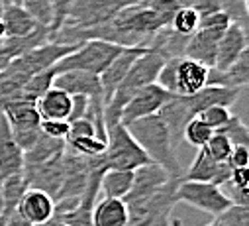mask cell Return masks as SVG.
<instances>
[{
  "label": "cell",
  "mask_w": 249,
  "mask_h": 226,
  "mask_svg": "<svg viewBox=\"0 0 249 226\" xmlns=\"http://www.w3.org/2000/svg\"><path fill=\"white\" fill-rule=\"evenodd\" d=\"M220 12H224L230 22L247 30V0H220Z\"/></svg>",
  "instance_id": "30"
},
{
  "label": "cell",
  "mask_w": 249,
  "mask_h": 226,
  "mask_svg": "<svg viewBox=\"0 0 249 226\" xmlns=\"http://www.w3.org/2000/svg\"><path fill=\"white\" fill-rule=\"evenodd\" d=\"M178 8H193L200 18L220 12V0H175Z\"/></svg>",
  "instance_id": "33"
},
{
  "label": "cell",
  "mask_w": 249,
  "mask_h": 226,
  "mask_svg": "<svg viewBox=\"0 0 249 226\" xmlns=\"http://www.w3.org/2000/svg\"><path fill=\"white\" fill-rule=\"evenodd\" d=\"M202 122H206L214 132L224 128L228 124V120L231 118V110L230 106H222V104H212V106H206L204 110H200L196 114Z\"/></svg>",
  "instance_id": "27"
},
{
  "label": "cell",
  "mask_w": 249,
  "mask_h": 226,
  "mask_svg": "<svg viewBox=\"0 0 249 226\" xmlns=\"http://www.w3.org/2000/svg\"><path fill=\"white\" fill-rule=\"evenodd\" d=\"M204 226H224V224H222V222H220L218 218H214L212 222H208V224H204Z\"/></svg>",
  "instance_id": "42"
},
{
  "label": "cell",
  "mask_w": 249,
  "mask_h": 226,
  "mask_svg": "<svg viewBox=\"0 0 249 226\" xmlns=\"http://www.w3.org/2000/svg\"><path fill=\"white\" fill-rule=\"evenodd\" d=\"M51 226H71L69 222L65 220H57V218H51Z\"/></svg>",
  "instance_id": "40"
},
{
  "label": "cell",
  "mask_w": 249,
  "mask_h": 226,
  "mask_svg": "<svg viewBox=\"0 0 249 226\" xmlns=\"http://www.w3.org/2000/svg\"><path fill=\"white\" fill-rule=\"evenodd\" d=\"M77 45H61V43H55V41H45L22 55H18L16 59H12L8 63V71H14V73H22L26 77H32L43 69H49L53 67L59 59H63L67 53H71Z\"/></svg>",
  "instance_id": "9"
},
{
  "label": "cell",
  "mask_w": 249,
  "mask_h": 226,
  "mask_svg": "<svg viewBox=\"0 0 249 226\" xmlns=\"http://www.w3.org/2000/svg\"><path fill=\"white\" fill-rule=\"evenodd\" d=\"M214 218H218L224 226H249V208L241 205H230Z\"/></svg>",
  "instance_id": "32"
},
{
  "label": "cell",
  "mask_w": 249,
  "mask_h": 226,
  "mask_svg": "<svg viewBox=\"0 0 249 226\" xmlns=\"http://www.w3.org/2000/svg\"><path fill=\"white\" fill-rule=\"evenodd\" d=\"M41 134L55 138V140H67L69 136V122L67 120H41L39 122Z\"/></svg>",
  "instance_id": "35"
},
{
  "label": "cell",
  "mask_w": 249,
  "mask_h": 226,
  "mask_svg": "<svg viewBox=\"0 0 249 226\" xmlns=\"http://www.w3.org/2000/svg\"><path fill=\"white\" fill-rule=\"evenodd\" d=\"M145 163H151V159L147 157V153L132 138V134L122 122L106 128V150L102 153L104 169H126V171H134V169Z\"/></svg>",
  "instance_id": "3"
},
{
  "label": "cell",
  "mask_w": 249,
  "mask_h": 226,
  "mask_svg": "<svg viewBox=\"0 0 249 226\" xmlns=\"http://www.w3.org/2000/svg\"><path fill=\"white\" fill-rule=\"evenodd\" d=\"M2 2H4V0H2Z\"/></svg>",
  "instance_id": "48"
},
{
  "label": "cell",
  "mask_w": 249,
  "mask_h": 226,
  "mask_svg": "<svg viewBox=\"0 0 249 226\" xmlns=\"http://www.w3.org/2000/svg\"><path fill=\"white\" fill-rule=\"evenodd\" d=\"M126 128L153 163L161 165L171 177L184 175V169L177 157V148L173 144L171 132L159 112L151 116H145V118H140V120H134Z\"/></svg>",
  "instance_id": "1"
},
{
  "label": "cell",
  "mask_w": 249,
  "mask_h": 226,
  "mask_svg": "<svg viewBox=\"0 0 249 226\" xmlns=\"http://www.w3.org/2000/svg\"><path fill=\"white\" fill-rule=\"evenodd\" d=\"M124 47L110 43V41H102V39H87L81 45H77L71 53H67L63 59H59L53 69L55 75L63 73V71H87L92 75H100L116 55L122 51Z\"/></svg>",
  "instance_id": "4"
},
{
  "label": "cell",
  "mask_w": 249,
  "mask_h": 226,
  "mask_svg": "<svg viewBox=\"0 0 249 226\" xmlns=\"http://www.w3.org/2000/svg\"><path fill=\"white\" fill-rule=\"evenodd\" d=\"M8 120L10 132L16 140V144L22 148V151H28L41 136V128H39V114H37V108L36 102H16L6 106L4 110H0Z\"/></svg>",
  "instance_id": "8"
},
{
  "label": "cell",
  "mask_w": 249,
  "mask_h": 226,
  "mask_svg": "<svg viewBox=\"0 0 249 226\" xmlns=\"http://www.w3.org/2000/svg\"><path fill=\"white\" fill-rule=\"evenodd\" d=\"M216 132H222V134L231 142V146H247V144H249V130H247V126L241 122L239 116H233V114H231V118L228 120V124H226L224 128L216 130Z\"/></svg>",
  "instance_id": "29"
},
{
  "label": "cell",
  "mask_w": 249,
  "mask_h": 226,
  "mask_svg": "<svg viewBox=\"0 0 249 226\" xmlns=\"http://www.w3.org/2000/svg\"><path fill=\"white\" fill-rule=\"evenodd\" d=\"M134 185V171H126V169H104L100 175L98 191L102 197H114V199H124Z\"/></svg>",
  "instance_id": "23"
},
{
  "label": "cell",
  "mask_w": 249,
  "mask_h": 226,
  "mask_svg": "<svg viewBox=\"0 0 249 226\" xmlns=\"http://www.w3.org/2000/svg\"><path fill=\"white\" fill-rule=\"evenodd\" d=\"M231 175V167L230 163H218L216 159H212L204 148H198V153L195 157V161L191 163V167L184 171L182 179L189 181H206V183H214V185H222L230 179Z\"/></svg>",
  "instance_id": "14"
},
{
  "label": "cell",
  "mask_w": 249,
  "mask_h": 226,
  "mask_svg": "<svg viewBox=\"0 0 249 226\" xmlns=\"http://www.w3.org/2000/svg\"><path fill=\"white\" fill-rule=\"evenodd\" d=\"M4 22L6 38H24L34 34L41 24L20 4V2H6L2 4V14H0Z\"/></svg>",
  "instance_id": "20"
},
{
  "label": "cell",
  "mask_w": 249,
  "mask_h": 226,
  "mask_svg": "<svg viewBox=\"0 0 249 226\" xmlns=\"http://www.w3.org/2000/svg\"><path fill=\"white\" fill-rule=\"evenodd\" d=\"M143 51V47H124L116 57L112 59V63L98 75L100 79V87H102V100L104 104L110 100V96L114 94L116 87L122 83V79L126 77V73L130 71L132 63L140 57Z\"/></svg>",
  "instance_id": "13"
},
{
  "label": "cell",
  "mask_w": 249,
  "mask_h": 226,
  "mask_svg": "<svg viewBox=\"0 0 249 226\" xmlns=\"http://www.w3.org/2000/svg\"><path fill=\"white\" fill-rule=\"evenodd\" d=\"M173 94L167 93L161 85L157 83H149L145 87H142L138 93H134V96L124 104L122 114H120V122L124 126H128L134 120L157 114V112L163 108V104L171 98Z\"/></svg>",
  "instance_id": "10"
},
{
  "label": "cell",
  "mask_w": 249,
  "mask_h": 226,
  "mask_svg": "<svg viewBox=\"0 0 249 226\" xmlns=\"http://www.w3.org/2000/svg\"><path fill=\"white\" fill-rule=\"evenodd\" d=\"M245 49H247V30L231 22L218 41L216 59H214L212 67L214 69H228Z\"/></svg>",
  "instance_id": "16"
},
{
  "label": "cell",
  "mask_w": 249,
  "mask_h": 226,
  "mask_svg": "<svg viewBox=\"0 0 249 226\" xmlns=\"http://www.w3.org/2000/svg\"><path fill=\"white\" fill-rule=\"evenodd\" d=\"M6 38V30H4V22H2V18H0V41H2Z\"/></svg>",
  "instance_id": "41"
},
{
  "label": "cell",
  "mask_w": 249,
  "mask_h": 226,
  "mask_svg": "<svg viewBox=\"0 0 249 226\" xmlns=\"http://www.w3.org/2000/svg\"><path fill=\"white\" fill-rule=\"evenodd\" d=\"M212 134H214V130L206 122H202L198 116H193L182 128V140L195 148H202L212 138Z\"/></svg>",
  "instance_id": "24"
},
{
  "label": "cell",
  "mask_w": 249,
  "mask_h": 226,
  "mask_svg": "<svg viewBox=\"0 0 249 226\" xmlns=\"http://www.w3.org/2000/svg\"><path fill=\"white\" fill-rule=\"evenodd\" d=\"M20 4L41 24V26H51L53 22V8L51 0H20Z\"/></svg>",
  "instance_id": "31"
},
{
  "label": "cell",
  "mask_w": 249,
  "mask_h": 226,
  "mask_svg": "<svg viewBox=\"0 0 249 226\" xmlns=\"http://www.w3.org/2000/svg\"><path fill=\"white\" fill-rule=\"evenodd\" d=\"M249 83V51L245 49L228 69L208 67L206 85L226 87V89H245Z\"/></svg>",
  "instance_id": "18"
},
{
  "label": "cell",
  "mask_w": 249,
  "mask_h": 226,
  "mask_svg": "<svg viewBox=\"0 0 249 226\" xmlns=\"http://www.w3.org/2000/svg\"><path fill=\"white\" fill-rule=\"evenodd\" d=\"M24 171V151L16 144L6 116L0 112V177Z\"/></svg>",
  "instance_id": "15"
},
{
  "label": "cell",
  "mask_w": 249,
  "mask_h": 226,
  "mask_svg": "<svg viewBox=\"0 0 249 226\" xmlns=\"http://www.w3.org/2000/svg\"><path fill=\"white\" fill-rule=\"evenodd\" d=\"M230 24L231 22L224 12H214L210 16L200 18L196 32L186 41L184 57L195 59V61L202 63L204 67H212L214 59H216L218 41Z\"/></svg>",
  "instance_id": "5"
},
{
  "label": "cell",
  "mask_w": 249,
  "mask_h": 226,
  "mask_svg": "<svg viewBox=\"0 0 249 226\" xmlns=\"http://www.w3.org/2000/svg\"><path fill=\"white\" fill-rule=\"evenodd\" d=\"M73 104H71V114L67 122H75L79 118H85L89 114V108H90V98L85 94H71Z\"/></svg>",
  "instance_id": "37"
},
{
  "label": "cell",
  "mask_w": 249,
  "mask_h": 226,
  "mask_svg": "<svg viewBox=\"0 0 249 226\" xmlns=\"http://www.w3.org/2000/svg\"><path fill=\"white\" fill-rule=\"evenodd\" d=\"M124 6L122 0H75L71 4L61 28L67 30H90L112 20Z\"/></svg>",
  "instance_id": "6"
},
{
  "label": "cell",
  "mask_w": 249,
  "mask_h": 226,
  "mask_svg": "<svg viewBox=\"0 0 249 226\" xmlns=\"http://www.w3.org/2000/svg\"><path fill=\"white\" fill-rule=\"evenodd\" d=\"M202 148H204L206 153H208L212 159H216L218 163H228L233 146H231V142H230L222 132H214L212 138H210Z\"/></svg>",
  "instance_id": "28"
},
{
  "label": "cell",
  "mask_w": 249,
  "mask_h": 226,
  "mask_svg": "<svg viewBox=\"0 0 249 226\" xmlns=\"http://www.w3.org/2000/svg\"><path fill=\"white\" fill-rule=\"evenodd\" d=\"M222 193L228 197V201L231 205H241V207H247L249 205V187H241V185H235L231 183L230 179L226 183L220 185Z\"/></svg>",
  "instance_id": "34"
},
{
  "label": "cell",
  "mask_w": 249,
  "mask_h": 226,
  "mask_svg": "<svg viewBox=\"0 0 249 226\" xmlns=\"http://www.w3.org/2000/svg\"><path fill=\"white\" fill-rule=\"evenodd\" d=\"M16 212L30 226L47 224L55 216V199L43 189L28 187L24 191V195L20 197V201H18Z\"/></svg>",
  "instance_id": "12"
},
{
  "label": "cell",
  "mask_w": 249,
  "mask_h": 226,
  "mask_svg": "<svg viewBox=\"0 0 249 226\" xmlns=\"http://www.w3.org/2000/svg\"><path fill=\"white\" fill-rule=\"evenodd\" d=\"M177 203H184L189 207H195V208H198L210 216H218L220 212H224L231 205L218 185L206 183V181H189V179L178 181Z\"/></svg>",
  "instance_id": "7"
},
{
  "label": "cell",
  "mask_w": 249,
  "mask_h": 226,
  "mask_svg": "<svg viewBox=\"0 0 249 226\" xmlns=\"http://www.w3.org/2000/svg\"><path fill=\"white\" fill-rule=\"evenodd\" d=\"M53 87L67 91L69 94H85L89 98H102V87L98 75L87 71H63L57 73L53 79Z\"/></svg>",
  "instance_id": "17"
},
{
  "label": "cell",
  "mask_w": 249,
  "mask_h": 226,
  "mask_svg": "<svg viewBox=\"0 0 249 226\" xmlns=\"http://www.w3.org/2000/svg\"><path fill=\"white\" fill-rule=\"evenodd\" d=\"M153 226H169V224H153Z\"/></svg>",
  "instance_id": "47"
},
{
  "label": "cell",
  "mask_w": 249,
  "mask_h": 226,
  "mask_svg": "<svg viewBox=\"0 0 249 226\" xmlns=\"http://www.w3.org/2000/svg\"><path fill=\"white\" fill-rule=\"evenodd\" d=\"M124 4H132V2H140V0H122Z\"/></svg>",
  "instance_id": "45"
},
{
  "label": "cell",
  "mask_w": 249,
  "mask_h": 226,
  "mask_svg": "<svg viewBox=\"0 0 249 226\" xmlns=\"http://www.w3.org/2000/svg\"><path fill=\"white\" fill-rule=\"evenodd\" d=\"M169 226H182V222H180L178 218H173V220L169 222Z\"/></svg>",
  "instance_id": "44"
},
{
  "label": "cell",
  "mask_w": 249,
  "mask_h": 226,
  "mask_svg": "<svg viewBox=\"0 0 249 226\" xmlns=\"http://www.w3.org/2000/svg\"><path fill=\"white\" fill-rule=\"evenodd\" d=\"M206 77L208 67L202 63L189 57H177L163 63L155 83L173 96H191L206 87Z\"/></svg>",
  "instance_id": "2"
},
{
  "label": "cell",
  "mask_w": 249,
  "mask_h": 226,
  "mask_svg": "<svg viewBox=\"0 0 249 226\" xmlns=\"http://www.w3.org/2000/svg\"><path fill=\"white\" fill-rule=\"evenodd\" d=\"M130 208L124 199L102 197L90 208V226H128Z\"/></svg>",
  "instance_id": "19"
},
{
  "label": "cell",
  "mask_w": 249,
  "mask_h": 226,
  "mask_svg": "<svg viewBox=\"0 0 249 226\" xmlns=\"http://www.w3.org/2000/svg\"><path fill=\"white\" fill-rule=\"evenodd\" d=\"M2 4H4V2H2V0H0V14H2Z\"/></svg>",
  "instance_id": "46"
},
{
  "label": "cell",
  "mask_w": 249,
  "mask_h": 226,
  "mask_svg": "<svg viewBox=\"0 0 249 226\" xmlns=\"http://www.w3.org/2000/svg\"><path fill=\"white\" fill-rule=\"evenodd\" d=\"M53 79H55V69H53V67L43 69V71L32 75V77L28 79L26 87H24V94H26V98L32 100V102H36L45 91H49V89L53 87Z\"/></svg>",
  "instance_id": "25"
},
{
  "label": "cell",
  "mask_w": 249,
  "mask_h": 226,
  "mask_svg": "<svg viewBox=\"0 0 249 226\" xmlns=\"http://www.w3.org/2000/svg\"><path fill=\"white\" fill-rule=\"evenodd\" d=\"M71 104V94L57 87H51L36 100V108L41 120H69Z\"/></svg>",
  "instance_id": "21"
},
{
  "label": "cell",
  "mask_w": 249,
  "mask_h": 226,
  "mask_svg": "<svg viewBox=\"0 0 249 226\" xmlns=\"http://www.w3.org/2000/svg\"><path fill=\"white\" fill-rule=\"evenodd\" d=\"M200 24V16L193 8H178L171 20V28L182 36H193Z\"/></svg>",
  "instance_id": "26"
},
{
  "label": "cell",
  "mask_w": 249,
  "mask_h": 226,
  "mask_svg": "<svg viewBox=\"0 0 249 226\" xmlns=\"http://www.w3.org/2000/svg\"><path fill=\"white\" fill-rule=\"evenodd\" d=\"M191 36H182L178 32H175L171 26H163L149 41V45L145 49H151L155 53H159L163 59H177V57H184V49H186V41Z\"/></svg>",
  "instance_id": "22"
},
{
  "label": "cell",
  "mask_w": 249,
  "mask_h": 226,
  "mask_svg": "<svg viewBox=\"0 0 249 226\" xmlns=\"http://www.w3.org/2000/svg\"><path fill=\"white\" fill-rule=\"evenodd\" d=\"M228 163H230V167H249V148L233 146Z\"/></svg>",
  "instance_id": "38"
},
{
  "label": "cell",
  "mask_w": 249,
  "mask_h": 226,
  "mask_svg": "<svg viewBox=\"0 0 249 226\" xmlns=\"http://www.w3.org/2000/svg\"><path fill=\"white\" fill-rule=\"evenodd\" d=\"M75 2V0H51V8H53V22L49 26V32H57L61 28V24H63L71 4Z\"/></svg>",
  "instance_id": "36"
},
{
  "label": "cell",
  "mask_w": 249,
  "mask_h": 226,
  "mask_svg": "<svg viewBox=\"0 0 249 226\" xmlns=\"http://www.w3.org/2000/svg\"><path fill=\"white\" fill-rule=\"evenodd\" d=\"M0 212H2V177H0Z\"/></svg>",
  "instance_id": "43"
},
{
  "label": "cell",
  "mask_w": 249,
  "mask_h": 226,
  "mask_svg": "<svg viewBox=\"0 0 249 226\" xmlns=\"http://www.w3.org/2000/svg\"><path fill=\"white\" fill-rule=\"evenodd\" d=\"M230 181L241 187H249V169L247 167H231Z\"/></svg>",
  "instance_id": "39"
},
{
  "label": "cell",
  "mask_w": 249,
  "mask_h": 226,
  "mask_svg": "<svg viewBox=\"0 0 249 226\" xmlns=\"http://www.w3.org/2000/svg\"><path fill=\"white\" fill-rule=\"evenodd\" d=\"M171 179V175L165 171V169L157 163H145L138 169H134V185L132 191L124 197L128 208L138 207L142 203H145L149 197H153L167 181Z\"/></svg>",
  "instance_id": "11"
}]
</instances>
